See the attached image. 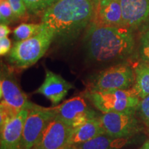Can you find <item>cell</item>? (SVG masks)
<instances>
[{
  "instance_id": "6",
  "label": "cell",
  "mask_w": 149,
  "mask_h": 149,
  "mask_svg": "<svg viewBox=\"0 0 149 149\" xmlns=\"http://www.w3.org/2000/svg\"><path fill=\"white\" fill-rule=\"evenodd\" d=\"M55 117L53 107L31 104L23 128V149H33L43 130Z\"/></svg>"
},
{
  "instance_id": "17",
  "label": "cell",
  "mask_w": 149,
  "mask_h": 149,
  "mask_svg": "<svg viewBox=\"0 0 149 149\" xmlns=\"http://www.w3.org/2000/svg\"><path fill=\"white\" fill-rule=\"evenodd\" d=\"M135 88L139 98L144 99L149 95V63L141 62L135 66Z\"/></svg>"
},
{
  "instance_id": "25",
  "label": "cell",
  "mask_w": 149,
  "mask_h": 149,
  "mask_svg": "<svg viewBox=\"0 0 149 149\" xmlns=\"http://www.w3.org/2000/svg\"><path fill=\"white\" fill-rule=\"evenodd\" d=\"M11 50V42L8 37L0 39V55H6L10 53Z\"/></svg>"
},
{
  "instance_id": "2",
  "label": "cell",
  "mask_w": 149,
  "mask_h": 149,
  "mask_svg": "<svg viewBox=\"0 0 149 149\" xmlns=\"http://www.w3.org/2000/svg\"><path fill=\"white\" fill-rule=\"evenodd\" d=\"M84 40L88 57L97 62L124 59L132 53L135 44L131 29L92 24Z\"/></svg>"
},
{
  "instance_id": "16",
  "label": "cell",
  "mask_w": 149,
  "mask_h": 149,
  "mask_svg": "<svg viewBox=\"0 0 149 149\" xmlns=\"http://www.w3.org/2000/svg\"><path fill=\"white\" fill-rule=\"evenodd\" d=\"M126 142L127 138H114L105 133L73 147L74 149H119Z\"/></svg>"
},
{
  "instance_id": "24",
  "label": "cell",
  "mask_w": 149,
  "mask_h": 149,
  "mask_svg": "<svg viewBox=\"0 0 149 149\" xmlns=\"http://www.w3.org/2000/svg\"><path fill=\"white\" fill-rule=\"evenodd\" d=\"M140 55L143 60L149 63V31L141 39Z\"/></svg>"
},
{
  "instance_id": "11",
  "label": "cell",
  "mask_w": 149,
  "mask_h": 149,
  "mask_svg": "<svg viewBox=\"0 0 149 149\" xmlns=\"http://www.w3.org/2000/svg\"><path fill=\"white\" fill-rule=\"evenodd\" d=\"M30 107L22 109L1 128L0 149H23V128Z\"/></svg>"
},
{
  "instance_id": "4",
  "label": "cell",
  "mask_w": 149,
  "mask_h": 149,
  "mask_svg": "<svg viewBox=\"0 0 149 149\" xmlns=\"http://www.w3.org/2000/svg\"><path fill=\"white\" fill-rule=\"evenodd\" d=\"M83 96L102 113H135L141 100L133 87L104 92L86 90Z\"/></svg>"
},
{
  "instance_id": "19",
  "label": "cell",
  "mask_w": 149,
  "mask_h": 149,
  "mask_svg": "<svg viewBox=\"0 0 149 149\" xmlns=\"http://www.w3.org/2000/svg\"><path fill=\"white\" fill-rule=\"evenodd\" d=\"M58 0H24L28 10L32 13L45 11Z\"/></svg>"
},
{
  "instance_id": "10",
  "label": "cell",
  "mask_w": 149,
  "mask_h": 149,
  "mask_svg": "<svg viewBox=\"0 0 149 149\" xmlns=\"http://www.w3.org/2000/svg\"><path fill=\"white\" fill-rule=\"evenodd\" d=\"M0 97L1 104L12 108L18 113L30 107L32 103L28 100L27 95L19 87L14 74L5 65L1 68Z\"/></svg>"
},
{
  "instance_id": "1",
  "label": "cell",
  "mask_w": 149,
  "mask_h": 149,
  "mask_svg": "<svg viewBox=\"0 0 149 149\" xmlns=\"http://www.w3.org/2000/svg\"><path fill=\"white\" fill-rule=\"evenodd\" d=\"M93 0H58L44 11L42 21L53 31L55 39L70 42L92 20Z\"/></svg>"
},
{
  "instance_id": "18",
  "label": "cell",
  "mask_w": 149,
  "mask_h": 149,
  "mask_svg": "<svg viewBox=\"0 0 149 149\" xmlns=\"http://www.w3.org/2000/svg\"><path fill=\"white\" fill-rule=\"evenodd\" d=\"M44 24H22L14 29L13 34L16 42H21L31 38L42 31Z\"/></svg>"
},
{
  "instance_id": "14",
  "label": "cell",
  "mask_w": 149,
  "mask_h": 149,
  "mask_svg": "<svg viewBox=\"0 0 149 149\" xmlns=\"http://www.w3.org/2000/svg\"><path fill=\"white\" fill-rule=\"evenodd\" d=\"M123 26L137 29L149 19V0H120Z\"/></svg>"
},
{
  "instance_id": "31",
  "label": "cell",
  "mask_w": 149,
  "mask_h": 149,
  "mask_svg": "<svg viewBox=\"0 0 149 149\" xmlns=\"http://www.w3.org/2000/svg\"><path fill=\"white\" fill-rule=\"evenodd\" d=\"M65 149H66V148H65Z\"/></svg>"
},
{
  "instance_id": "3",
  "label": "cell",
  "mask_w": 149,
  "mask_h": 149,
  "mask_svg": "<svg viewBox=\"0 0 149 149\" xmlns=\"http://www.w3.org/2000/svg\"><path fill=\"white\" fill-rule=\"evenodd\" d=\"M55 35L44 24L40 33L27 39L16 42L8 54L9 62L19 68H27L36 64L49 48Z\"/></svg>"
},
{
  "instance_id": "9",
  "label": "cell",
  "mask_w": 149,
  "mask_h": 149,
  "mask_svg": "<svg viewBox=\"0 0 149 149\" xmlns=\"http://www.w3.org/2000/svg\"><path fill=\"white\" fill-rule=\"evenodd\" d=\"M74 128L53 117L46 126L33 149H65Z\"/></svg>"
},
{
  "instance_id": "28",
  "label": "cell",
  "mask_w": 149,
  "mask_h": 149,
  "mask_svg": "<svg viewBox=\"0 0 149 149\" xmlns=\"http://www.w3.org/2000/svg\"><path fill=\"white\" fill-rule=\"evenodd\" d=\"M66 149H74L73 146H68Z\"/></svg>"
},
{
  "instance_id": "15",
  "label": "cell",
  "mask_w": 149,
  "mask_h": 149,
  "mask_svg": "<svg viewBox=\"0 0 149 149\" xmlns=\"http://www.w3.org/2000/svg\"><path fill=\"white\" fill-rule=\"evenodd\" d=\"M102 121L99 116L90 119L81 126L74 129L68 146H75L105 134Z\"/></svg>"
},
{
  "instance_id": "23",
  "label": "cell",
  "mask_w": 149,
  "mask_h": 149,
  "mask_svg": "<svg viewBox=\"0 0 149 149\" xmlns=\"http://www.w3.org/2000/svg\"><path fill=\"white\" fill-rule=\"evenodd\" d=\"M8 1L18 19L19 18L24 17L28 9L24 0H8Z\"/></svg>"
},
{
  "instance_id": "7",
  "label": "cell",
  "mask_w": 149,
  "mask_h": 149,
  "mask_svg": "<svg viewBox=\"0 0 149 149\" xmlns=\"http://www.w3.org/2000/svg\"><path fill=\"white\" fill-rule=\"evenodd\" d=\"M135 113H102L99 115L106 134L114 138H128L139 133L143 126Z\"/></svg>"
},
{
  "instance_id": "13",
  "label": "cell",
  "mask_w": 149,
  "mask_h": 149,
  "mask_svg": "<svg viewBox=\"0 0 149 149\" xmlns=\"http://www.w3.org/2000/svg\"><path fill=\"white\" fill-rule=\"evenodd\" d=\"M74 88L71 83L66 81L60 74L46 68L44 82L35 93L42 95L49 100L53 105H57L64 100L68 91Z\"/></svg>"
},
{
  "instance_id": "30",
  "label": "cell",
  "mask_w": 149,
  "mask_h": 149,
  "mask_svg": "<svg viewBox=\"0 0 149 149\" xmlns=\"http://www.w3.org/2000/svg\"><path fill=\"white\" fill-rule=\"evenodd\" d=\"M1 1H4V0H1Z\"/></svg>"
},
{
  "instance_id": "29",
  "label": "cell",
  "mask_w": 149,
  "mask_h": 149,
  "mask_svg": "<svg viewBox=\"0 0 149 149\" xmlns=\"http://www.w3.org/2000/svg\"><path fill=\"white\" fill-rule=\"evenodd\" d=\"M99 1V0H93V2H96V1Z\"/></svg>"
},
{
  "instance_id": "5",
  "label": "cell",
  "mask_w": 149,
  "mask_h": 149,
  "mask_svg": "<svg viewBox=\"0 0 149 149\" xmlns=\"http://www.w3.org/2000/svg\"><path fill=\"white\" fill-rule=\"evenodd\" d=\"M135 83V72L126 64H117L92 76L87 91H111L130 88Z\"/></svg>"
},
{
  "instance_id": "26",
  "label": "cell",
  "mask_w": 149,
  "mask_h": 149,
  "mask_svg": "<svg viewBox=\"0 0 149 149\" xmlns=\"http://www.w3.org/2000/svg\"><path fill=\"white\" fill-rule=\"evenodd\" d=\"M10 33V29L8 25L5 24H1L0 25V39L6 37Z\"/></svg>"
},
{
  "instance_id": "12",
  "label": "cell",
  "mask_w": 149,
  "mask_h": 149,
  "mask_svg": "<svg viewBox=\"0 0 149 149\" xmlns=\"http://www.w3.org/2000/svg\"><path fill=\"white\" fill-rule=\"evenodd\" d=\"M91 24L96 26H123L120 0H99L95 2Z\"/></svg>"
},
{
  "instance_id": "8",
  "label": "cell",
  "mask_w": 149,
  "mask_h": 149,
  "mask_svg": "<svg viewBox=\"0 0 149 149\" xmlns=\"http://www.w3.org/2000/svg\"><path fill=\"white\" fill-rule=\"evenodd\" d=\"M83 95L66 100L57 107H53L55 117L65 124L76 128L90 119L97 117L94 110L91 109Z\"/></svg>"
},
{
  "instance_id": "21",
  "label": "cell",
  "mask_w": 149,
  "mask_h": 149,
  "mask_svg": "<svg viewBox=\"0 0 149 149\" xmlns=\"http://www.w3.org/2000/svg\"><path fill=\"white\" fill-rule=\"evenodd\" d=\"M137 113L141 122L149 130V95L140 100Z\"/></svg>"
},
{
  "instance_id": "20",
  "label": "cell",
  "mask_w": 149,
  "mask_h": 149,
  "mask_svg": "<svg viewBox=\"0 0 149 149\" xmlns=\"http://www.w3.org/2000/svg\"><path fill=\"white\" fill-rule=\"evenodd\" d=\"M0 19L1 24L7 25L18 19L8 0L1 1L0 3Z\"/></svg>"
},
{
  "instance_id": "22",
  "label": "cell",
  "mask_w": 149,
  "mask_h": 149,
  "mask_svg": "<svg viewBox=\"0 0 149 149\" xmlns=\"http://www.w3.org/2000/svg\"><path fill=\"white\" fill-rule=\"evenodd\" d=\"M18 113V112L12 108L5 104H0V128L3 127L5 124L13 120Z\"/></svg>"
},
{
  "instance_id": "27",
  "label": "cell",
  "mask_w": 149,
  "mask_h": 149,
  "mask_svg": "<svg viewBox=\"0 0 149 149\" xmlns=\"http://www.w3.org/2000/svg\"><path fill=\"white\" fill-rule=\"evenodd\" d=\"M140 149H149V139L143 144Z\"/></svg>"
}]
</instances>
